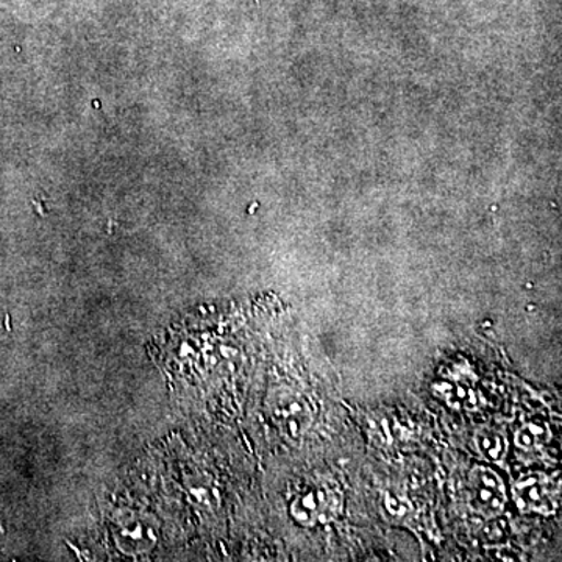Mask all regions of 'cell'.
<instances>
[{"instance_id": "7a4b0ae2", "label": "cell", "mask_w": 562, "mask_h": 562, "mask_svg": "<svg viewBox=\"0 0 562 562\" xmlns=\"http://www.w3.org/2000/svg\"><path fill=\"white\" fill-rule=\"evenodd\" d=\"M517 505L521 509L552 513L557 506V488L543 477H528L514 488Z\"/></svg>"}, {"instance_id": "6da1fadb", "label": "cell", "mask_w": 562, "mask_h": 562, "mask_svg": "<svg viewBox=\"0 0 562 562\" xmlns=\"http://www.w3.org/2000/svg\"><path fill=\"white\" fill-rule=\"evenodd\" d=\"M469 503L484 516H495L503 509L505 488L497 473L488 468H479L470 473Z\"/></svg>"}, {"instance_id": "3957f363", "label": "cell", "mask_w": 562, "mask_h": 562, "mask_svg": "<svg viewBox=\"0 0 562 562\" xmlns=\"http://www.w3.org/2000/svg\"><path fill=\"white\" fill-rule=\"evenodd\" d=\"M547 437H549V429L546 425L528 424L517 433L516 443L517 446L531 450V448L542 446Z\"/></svg>"}, {"instance_id": "277c9868", "label": "cell", "mask_w": 562, "mask_h": 562, "mask_svg": "<svg viewBox=\"0 0 562 562\" xmlns=\"http://www.w3.org/2000/svg\"><path fill=\"white\" fill-rule=\"evenodd\" d=\"M480 450L488 455V458L498 459L505 454V440L497 435L483 436L480 439Z\"/></svg>"}]
</instances>
